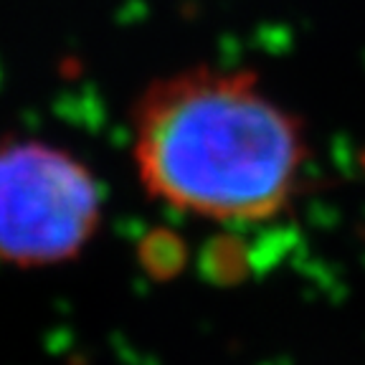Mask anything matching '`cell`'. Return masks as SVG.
<instances>
[{
  "instance_id": "obj_3",
  "label": "cell",
  "mask_w": 365,
  "mask_h": 365,
  "mask_svg": "<svg viewBox=\"0 0 365 365\" xmlns=\"http://www.w3.org/2000/svg\"><path fill=\"white\" fill-rule=\"evenodd\" d=\"M140 267L155 279H173L185 267V241L173 231H150L140 241Z\"/></svg>"
},
{
  "instance_id": "obj_1",
  "label": "cell",
  "mask_w": 365,
  "mask_h": 365,
  "mask_svg": "<svg viewBox=\"0 0 365 365\" xmlns=\"http://www.w3.org/2000/svg\"><path fill=\"white\" fill-rule=\"evenodd\" d=\"M145 195L218 226L267 223L302 195L312 145L254 68L195 63L148 81L130 107Z\"/></svg>"
},
{
  "instance_id": "obj_2",
  "label": "cell",
  "mask_w": 365,
  "mask_h": 365,
  "mask_svg": "<svg viewBox=\"0 0 365 365\" xmlns=\"http://www.w3.org/2000/svg\"><path fill=\"white\" fill-rule=\"evenodd\" d=\"M104 185L74 150L0 137V264L34 272L76 262L104 223Z\"/></svg>"
},
{
  "instance_id": "obj_4",
  "label": "cell",
  "mask_w": 365,
  "mask_h": 365,
  "mask_svg": "<svg viewBox=\"0 0 365 365\" xmlns=\"http://www.w3.org/2000/svg\"><path fill=\"white\" fill-rule=\"evenodd\" d=\"M249 254L244 241L234 236H221L208 244L203 254V272L213 284H236L249 274Z\"/></svg>"
},
{
  "instance_id": "obj_5",
  "label": "cell",
  "mask_w": 365,
  "mask_h": 365,
  "mask_svg": "<svg viewBox=\"0 0 365 365\" xmlns=\"http://www.w3.org/2000/svg\"><path fill=\"white\" fill-rule=\"evenodd\" d=\"M360 165H363V170H365V155H363V160H360Z\"/></svg>"
}]
</instances>
